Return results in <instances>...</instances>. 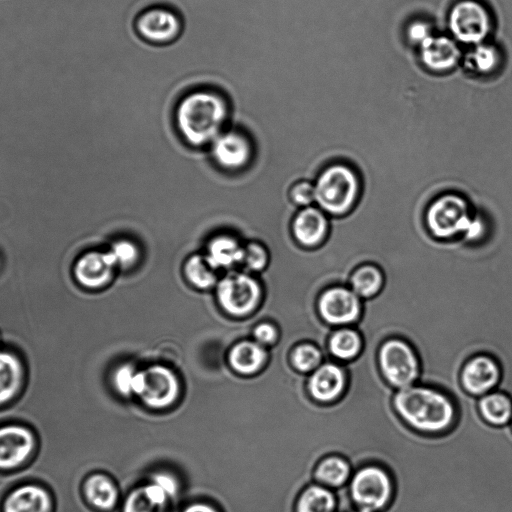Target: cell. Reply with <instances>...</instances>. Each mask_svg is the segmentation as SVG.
I'll return each instance as SVG.
<instances>
[{"label":"cell","instance_id":"6da1fadb","mask_svg":"<svg viewBox=\"0 0 512 512\" xmlns=\"http://www.w3.org/2000/svg\"><path fill=\"white\" fill-rule=\"evenodd\" d=\"M232 99L221 87L194 86L185 91L173 108L175 124L185 139L196 146L213 142L228 122Z\"/></svg>","mask_w":512,"mask_h":512},{"label":"cell","instance_id":"7a4b0ae2","mask_svg":"<svg viewBox=\"0 0 512 512\" xmlns=\"http://www.w3.org/2000/svg\"><path fill=\"white\" fill-rule=\"evenodd\" d=\"M394 406L409 425L426 432L447 428L454 417V408L448 397L427 387L401 388L395 395Z\"/></svg>","mask_w":512,"mask_h":512},{"label":"cell","instance_id":"3957f363","mask_svg":"<svg viewBox=\"0 0 512 512\" xmlns=\"http://www.w3.org/2000/svg\"><path fill=\"white\" fill-rule=\"evenodd\" d=\"M426 224L431 234L448 239L463 234L476 241L486 233V224L480 217H472L466 200L454 193L435 199L426 212Z\"/></svg>","mask_w":512,"mask_h":512},{"label":"cell","instance_id":"277c9868","mask_svg":"<svg viewBox=\"0 0 512 512\" xmlns=\"http://www.w3.org/2000/svg\"><path fill=\"white\" fill-rule=\"evenodd\" d=\"M315 201L332 215H343L357 201L360 184L355 171L348 165L332 164L321 172L315 183Z\"/></svg>","mask_w":512,"mask_h":512},{"label":"cell","instance_id":"5b68a950","mask_svg":"<svg viewBox=\"0 0 512 512\" xmlns=\"http://www.w3.org/2000/svg\"><path fill=\"white\" fill-rule=\"evenodd\" d=\"M133 26L143 42L153 46H167L182 36L184 19L173 5L156 3L143 8L136 15Z\"/></svg>","mask_w":512,"mask_h":512},{"label":"cell","instance_id":"8992f818","mask_svg":"<svg viewBox=\"0 0 512 512\" xmlns=\"http://www.w3.org/2000/svg\"><path fill=\"white\" fill-rule=\"evenodd\" d=\"M378 358L383 375L396 387L411 386L419 375V363L414 351L400 339L383 343Z\"/></svg>","mask_w":512,"mask_h":512},{"label":"cell","instance_id":"52a82bcc","mask_svg":"<svg viewBox=\"0 0 512 512\" xmlns=\"http://www.w3.org/2000/svg\"><path fill=\"white\" fill-rule=\"evenodd\" d=\"M217 297L229 314L242 316L250 313L259 303V282L245 273H231L218 282Z\"/></svg>","mask_w":512,"mask_h":512},{"label":"cell","instance_id":"ba28073f","mask_svg":"<svg viewBox=\"0 0 512 512\" xmlns=\"http://www.w3.org/2000/svg\"><path fill=\"white\" fill-rule=\"evenodd\" d=\"M449 27L456 39L464 43L482 41L491 29L489 12L479 2L462 0L450 11Z\"/></svg>","mask_w":512,"mask_h":512},{"label":"cell","instance_id":"9c48e42d","mask_svg":"<svg viewBox=\"0 0 512 512\" xmlns=\"http://www.w3.org/2000/svg\"><path fill=\"white\" fill-rule=\"evenodd\" d=\"M132 392L138 394L149 406L165 407L177 398V378L169 369L153 366L135 373Z\"/></svg>","mask_w":512,"mask_h":512},{"label":"cell","instance_id":"30bf717a","mask_svg":"<svg viewBox=\"0 0 512 512\" xmlns=\"http://www.w3.org/2000/svg\"><path fill=\"white\" fill-rule=\"evenodd\" d=\"M350 492L360 508L371 511L383 508L391 495V482L387 473L376 466L360 469L353 477Z\"/></svg>","mask_w":512,"mask_h":512},{"label":"cell","instance_id":"8fae6325","mask_svg":"<svg viewBox=\"0 0 512 512\" xmlns=\"http://www.w3.org/2000/svg\"><path fill=\"white\" fill-rule=\"evenodd\" d=\"M318 309L330 324H349L356 321L361 313L360 297L352 289L334 286L320 295Z\"/></svg>","mask_w":512,"mask_h":512},{"label":"cell","instance_id":"7c38bea8","mask_svg":"<svg viewBox=\"0 0 512 512\" xmlns=\"http://www.w3.org/2000/svg\"><path fill=\"white\" fill-rule=\"evenodd\" d=\"M117 267L109 251H88L80 256L73 266L77 283L90 290L106 286L114 276Z\"/></svg>","mask_w":512,"mask_h":512},{"label":"cell","instance_id":"4fadbf2b","mask_svg":"<svg viewBox=\"0 0 512 512\" xmlns=\"http://www.w3.org/2000/svg\"><path fill=\"white\" fill-rule=\"evenodd\" d=\"M34 437L23 426L9 425L0 428V469L20 466L32 453Z\"/></svg>","mask_w":512,"mask_h":512},{"label":"cell","instance_id":"5bb4252c","mask_svg":"<svg viewBox=\"0 0 512 512\" xmlns=\"http://www.w3.org/2000/svg\"><path fill=\"white\" fill-rule=\"evenodd\" d=\"M216 161L228 169L244 166L251 156V145L247 137L239 131L222 132L212 147Z\"/></svg>","mask_w":512,"mask_h":512},{"label":"cell","instance_id":"9a60e30c","mask_svg":"<svg viewBox=\"0 0 512 512\" xmlns=\"http://www.w3.org/2000/svg\"><path fill=\"white\" fill-rule=\"evenodd\" d=\"M501 379L499 363L489 356L471 359L462 372L464 387L472 394H483L495 387Z\"/></svg>","mask_w":512,"mask_h":512},{"label":"cell","instance_id":"2e32d148","mask_svg":"<svg viewBox=\"0 0 512 512\" xmlns=\"http://www.w3.org/2000/svg\"><path fill=\"white\" fill-rule=\"evenodd\" d=\"M49 493L42 487L27 484L11 491L2 502V512H53Z\"/></svg>","mask_w":512,"mask_h":512},{"label":"cell","instance_id":"e0dca14e","mask_svg":"<svg viewBox=\"0 0 512 512\" xmlns=\"http://www.w3.org/2000/svg\"><path fill=\"white\" fill-rule=\"evenodd\" d=\"M328 219L318 208L308 206L294 218L292 224L296 240L304 246L313 247L325 239L328 232Z\"/></svg>","mask_w":512,"mask_h":512},{"label":"cell","instance_id":"ac0fdd59","mask_svg":"<svg viewBox=\"0 0 512 512\" xmlns=\"http://www.w3.org/2000/svg\"><path fill=\"white\" fill-rule=\"evenodd\" d=\"M460 56L457 45L447 37L431 36L421 44V57L431 70L447 71L455 66Z\"/></svg>","mask_w":512,"mask_h":512},{"label":"cell","instance_id":"d6986e66","mask_svg":"<svg viewBox=\"0 0 512 512\" xmlns=\"http://www.w3.org/2000/svg\"><path fill=\"white\" fill-rule=\"evenodd\" d=\"M345 386V374L335 364H324L317 369L309 381L312 396L322 402H329L342 392Z\"/></svg>","mask_w":512,"mask_h":512},{"label":"cell","instance_id":"ffe728a7","mask_svg":"<svg viewBox=\"0 0 512 512\" xmlns=\"http://www.w3.org/2000/svg\"><path fill=\"white\" fill-rule=\"evenodd\" d=\"M205 256L214 269L231 268L242 262L243 247L234 237L219 235L209 242Z\"/></svg>","mask_w":512,"mask_h":512},{"label":"cell","instance_id":"44dd1931","mask_svg":"<svg viewBox=\"0 0 512 512\" xmlns=\"http://www.w3.org/2000/svg\"><path fill=\"white\" fill-rule=\"evenodd\" d=\"M84 496L92 507L101 511L111 510L118 498L114 484L102 474H94L86 480Z\"/></svg>","mask_w":512,"mask_h":512},{"label":"cell","instance_id":"7402d4cb","mask_svg":"<svg viewBox=\"0 0 512 512\" xmlns=\"http://www.w3.org/2000/svg\"><path fill=\"white\" fill-rule=\"evenodd\" d=\"M167 495L157 484L137 489L126 499L122 512H164Z\"/></svg>","mask_w":512,"mask_h":512},{"label":"cell","instance_id":"603a6c76","mask_svg":"<svg viewBox=\"0 0 512 512\" xmlns=\"http://www.w3.org/2000/svg\"><path fill=\"white\" fill-rule=\"evenodd\" d=\"M23 380L20 361L11 353L0 351V404L10 401Z\"/></svg>","mask_w":512,"mask_h":512},{"label":"cell","instance_id":"cb8c5ba5","mask_svg":"<svg viewBox=\"0 0 512 512\" xmlns=\"http://www.w3.org/2000/svg\"><path fill=\"white\" fill-rule=\"evenodd\" d=\"M480 410L490 424L497 427L508 425L512 418V399L501 391L490 393L481 399Z\"/></svg>","mask_w":512,"mask_h":512},{"label":"cell","instance_id":"d4e9b609","mask_svg":"<svg viewBox=\"0 0 512 512\" xmlns=\"http://www.w3.org/2000/svg\"><path fill=\"white\" fill-rule=\"evenodd\" d=\"M384 284V275L381 269L371 263L357 267L351 275V289L361 298H370L376 295Z\"/></svg>","mask_w":512,"mask_h":512},{"label":"cell","instance_id":"484cf974","mask_svg":"<svg viewBox=\"0 0 512 512\" xmlns=\"http://www.w3.org/2000/svg\"><path fill=\"white\" fill-rule=\"evenodd\" d=\"M266 354L262 347L253 342H241L232 348L230 363L242 373L255 372L264 362Z\"/></svg>","mask_w":512,"mask_h":512},{"label":"cell","instance_id":"4316f807","mask_svg":"<svg viewBox=\"0 0 512 512\" xmlns=\"http://www.w3.org/2000/svg\"><path fill=\"white\" fill-rule=\"evenodd\" d=\"M206 256L193 255L189 257L184 266L187 280L197 288L208 289L217 283V275Z\"/></svg>","mask_w":512,"mask_h":512},{"label":"cell","instance_id":"83f0119b","mask_svg":"<svg viewBox=\"0 0 512 512\" xmlns=\"http://www.w3.org/2000/svg\"><path fill=\"white\" fill-rule=\"evenodd\" d=\"M335 498L333 494L320 486H311L301 495L297 512H333Z\"/></svg>","mask_w":512,"mask_h":512},{"label":"cell","instance_id":"f1b7e54d","mask_svg":"<svg viewBox=\"0 0 512 512\" xmlns=\"http://www.w3.org/2000/svg\"><path fill=\"white\" fill-rule=\"evenodd\" d=\"M362 340L352 329H340L333 333L329 341L330 352L337 358L347 360L354 358L360 351Z\"/></svg>","mask_w":512,"mask_h":512},{"label":"cell","instance_id":"f546056e","mask_svg":"<svg viewBox=\"0 0 512 512\" xmlns=\"http://www.w3.org/2000/svg\"><path fill=\"white\" fill-rule=\"evenodd\" d=\"M350 467L348 463L339 457L324 459L316 470V477L330 486H340L348 478Z\"/></svg>","mask_w":512,"mask_h":512},{"label":"cell","instance_id":"4dcf8cb0","mask_svg":"<svg viewBox=\"0 0 512 512\" xmlns=\"http://www.w3.org/2000/svg\"><path fill=\"white\" fill-rule=\"evenodd\" d=\"M500 63L498 50L491 45H479L467 58V65L475 71L489 74L497 69Z\"/></svg>","mask_w":512,"mask_h":512},{"label":"cell","instance_id":"1f68e13d","mask_svg":"<svg viewBox=\"0 0 512 512\" xmlns=\"http://www.w3.org/2000/svg\"><path fill=\"white\" fill-rule=\"evenodd\" d=\"M268 252L258 242H250L243 247L242 264L251 271H260L268 263Z\"/></svg>","mask_w":512,"mask_h":512},{"label":"cell","instance_id":"d6a6232c","mask_svg":"<svg viewBox=\"0 0 512 512\" xmlns=\"http://www.w3.org/2000/svg\"><path fill=\"white\" fill-rule=\"evenodd\" d=\"M109 252L114 258L117 267H130L138 259V248L130 240L122 239L112 244Z\"/></svg>","mask_w":512,"mask_h":512},{"label":"cell","instance_id":"836d02e7","mask_svg":"<svg viewBox=\"0 0 512 512\" xmlns=\"http://www.w3.org/2000/svg\"><path fill=\"white\" fill-rule=\"evenodd\" d=\"M321 361L319 350L312 345H301L293 353V363L300 371H310Z\"/></svg>","mask_w":512,"mask_h":512},{"label":"cell","instance_id":"e575fe53","mask_svg":"<svg viewBox=\"0 0 512 512\" xmlns=\"http://www.w3.org/2000/svg\"><path fill=\"white\" fill-rule=\"evenodd\" d=\"M290 197L294 203L308 207L315 201V186L308 181H300L292 187Z\"/></svg>","mask_w":512,"mask_h":512},{"label":"cell","instance_id":"d590c367","mask_svg":"<svg viewBox=\"0 0 512 512\" xmlns=\"http://www.w3.org/2000/svg\"><path fill=\"white\" fill-rule=\"evenodd\" d=\"M134 375L132 367L128 365L122 366L116 371L114 383L120 393L129 394L132 392Z\"/></svg>","mask_w":512,"mask_h":512},{"label":"cell","instance_id":"8d00e7d4","mask_svg":"<svg viewBox=\"0 0 512 512\" xmlns=\"http://www.w3.org/2000/svg\"><path fill=\"white\" fill-rule=\"evenodd\" d=\"M409 38L420 45L431 37L430 27L424 22H414L408 29Z\"/></svg>","mask_w":512,"mask_h":512},{"label":"cell","instance_id":"74e56055","mask_svg":"<svg viewBox=\"0 0 512 512\" xmlns=\"http://www.w3.org/2000/svg\"><path fill=\"white\" fill-rule=\"evenodd\" d=\"M254 335L259 342L270 343L276 337V330L272 325L262 323L256 327Z\"/></svg>","mask_w":512,"mask_h":512},{"label":"cell","instance_id":"f35d334b","mask_svg":"<svg viewBox=\"0 0 512 512\" xmlns=\"http://www.w3.org/2000/svg\"><path fill=\"white\" fill-rule=\"evenodd\" d=\"M155 484L159 485L168 495H173L176 491V483L169 475L159 474L155 476Z\"/></svg>","mask_w":512,"mask_h":512},{"label":"cell","instance_id":"ab89813d","mask_svg":"<svg viewBox=\"0 0 512 512\" xmlns=\"http://www.w3.org/2000/svg\"><path fill=\"white\" fill-rule=\"evenodd\" d=\"M184 512H217L212 507L205 504H194L184 510Z\"/></svg>","mask_w":512,"mask_h":512},{"label":"cell","instance_id":"60d3db41","mask_svg":"<svg viewBox=\"0 0 512 512\" xmlns=\"http://www.w3.org/2000/svg\"><path fill=\"white\" fill-rule=\"evenodd\" d=\"M356 512H373V511L368 510V509H364V508H360V510H358Z\"/></svg>","mask_w":512,"mask_h":512},{"label":"cell","instance_id":"b9f144b4","mask_svg":"<svg viewBox=\"0 0 512 512\" xmlns=\"http://www.w3.org/2000/svg\"><path fill=\"white\" fill-rule=\"evenodd\" d=\"M511 427H512V418H511Z\"/></svg>","mask_w":512,"mask_h":512}]
</instances>
